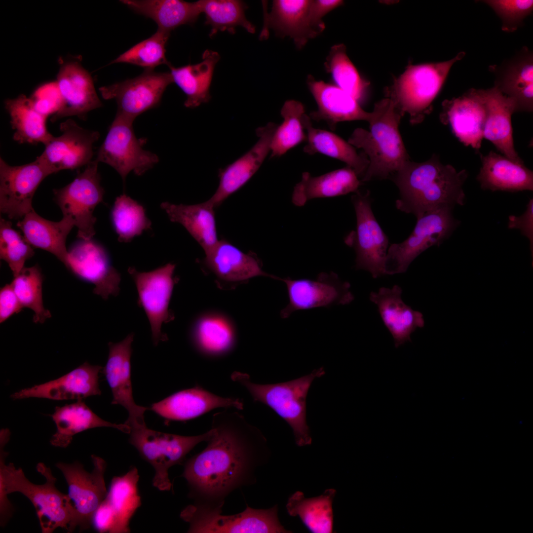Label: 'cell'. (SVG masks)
Segmentation results:
<instances>
[{
    "label": "cell",
    "instance_id": "1",
    "mask_svg": "<svg viewBox=\"0 0 533 533\" xmlns=\"http://www.w3.org/2000/svg\"><path fill=\"white\" fill-rule=\"evenodd\" d=\"M211 428L207 447L186 461L182 476L195 504L222 508L230 493L255 482L269 450L260 430L230 408L213 415Z\"/></svg>",
    "mask_w": 533,
    "mask_h": 533
},
{
    "label": "cell",
    "instance_id": "2",
    "mask_svg": "<svg viewBox=\"0 0 533 533\" xmlns=\"http://www.w3.org/2000/svg\"><path fill=\"white\" fill-rule=\"evenodd\" d=\"M467 177L465 169L444 165L435 154L422 162L408 160L391 179L399 190L396 207L418 219L430 211L463 205L462 186Z\"/></svg>",
    "mask_w": 533,
    "mask_h": 533
},
{
    "label": "cell",
    "instance_id": "3",
    "mask_svg": "<svg viewBox=\"0 0 533 533\" xmlns=\"http://www.w3.org/2000/svg\"><path fill=\"white\" fill-rule=\"evenodd\" d=\"M8 440L0 439V524L4 527L14 511L8 499L9 494L18 492L27 497L34 506L42 533H51L60 528L68 530L73 507L68 494L59 491L55 486L56 478L50 468L42 462L37 465V470L44 477L41 485L32 483L21 468L13 463L5 464L8 453L4 447Z\"/></svg>",
    "mask_w": 533,
    "mask_h": 533
},
{
    "label": "cell",
    "instance_id": "4",
    "mask_svg": "<svg viewBox=\"0 0 533 533\" xmlns=\"http://www.w3.org/2000/svg\"><path fill=\"white\" fill-rule=\"evenodd\" d=\"M402 116L387 97L375 105L369 130L358 128L350 135L347 142L362 149L369 160L362 181L391 179L409 160L399 131Z\"/></svg>",
    "mask_w": 533,
    "mask_h": 533
},
{
    "label": "cell",
    "instance_id": "5",
    "mask_svg": "<svg viewBox=\"0 0 533 533\" xmlns=\"http://www.w3.org/2000/svg\"><path fill=\"white\" fill-rule=\"evenodd\" d=\"M325 374L323 367L310 374L283 382L259 384L253 382L245 373L234 372L232 381L244 387L255 402H261L272 409L291 428L296 444L299 447L312 443L306 422V399L315 379Z\"/></svg>",
    "mask_w": 533,
    "mask_h": 533
},
{
    "label": "cell",
    "instance_id": "6",
    "mask_svg": "<svg viewBox=\"0 0 533 533\" xmlns=\"http://www.w3.org/2000/svg\"><path fill=\"white\" fill-rule=\"evenodd\" d=\"M465 55L459 52L444 62L409 66L387 92L402 115L407 113L414 124L421 122L432 110V103L441 89L453 65Z\"/></svg>",
    "mask_w": 533,
    "mask_h": 533
},
{
    "label": "cell",
    "instance_id": "7",
    "mask_svg": "<svg viewBox=\"0 0 533 533\" xmlns=\"http://www.w3.org/2000/svg\"><path fill=\"white\" fill-rule=\"evenodd\" d=\"M130 428L129 441L154 468L152 485L161 491L171 488L169 469L181 463L196 445L207 442L213 433L211 428L200 435L182 436L155 431L148 428L146 424Z\"/></svg>",
    "mask_w": 533,
    "mask_h": 533
},
{
    "label": "cell",
    "instance_id": "8",
    "mask_svg": "<svg viewBox=\"0 0 533 533\" xmlns=\"http://www.w3.org/2000/svg\"><path fill=\"white\" fill-rule=\"evenodd\" d=\"M222 508L194 503L186 507L180 517L189 524L188 533H292L281 524L276 504L266 509L247 506L242 512L230 515L222 514Z\"/></svg>",
    "mask_w": 533,
    "mask_h": 533
},
{
    "label": "cell",
    "instance_id": "9",
    "mask_svg": "<svg viewBox=\"0 0 533 533\" xmlns=\"http://www.w3.org/2000/svg\"><path fill=\"white\" fill-rule=\"evenodd\" d=\"M91 457L93 465L91 472L77 461L55 464L67 482L68 495L73 507L68 533L76 528L80 532L90 528L94 514L108 493L104 479L107 463L99 456L92 455Z\"/></svg>",
    "mask_w": 533,
    "mask_h": 533
},
{
    "label": "cell",
    "instance_id": "10",
    "mask_svg": "<svg viewBox=\"0 0 533 533\" xmlns=\"http://www.w3.org/2000/svg\"><path fill=\"white\" fill-rule=\"evenodd\" d=\"M459 224L450 208L430 211L418 218L413 231L406 240L388 247L384 266L385 274L406 272L419 255L431 246H439Z\"/></svg>",
    "mask_w": 533,
    "mask_h": 533
},
{
    "label": "cell",
    "instance_id": "11",
    "mask_svg": "<svg viewBox=\"0 0 533 533\" xmlns=\"http://www.w3.org/2000/svg\"><path fill=\"white\" fill-rule=\"evenodd\" d=\"M99 162L95 159L85 166L75 179L63 188L54 189V199L63 217L71 218L77 228V237L89 240L95 234L96 207L103 201L105 193L101 185Z\"/></svg>",
    "mask_w": 533,
    "mask_h": 533
},
{
    "label": "cell",
    "instance_id": "12",
    "mask_svg": "<svg viewBox=\"0 0 533 533\" xmlns=\"http://www.w3.org/2000/svg\"><path fill=\"white\" fill-rule=\"evenodd\" d=\"M351 201L356 214V230L344 241L355 250V268L367 270L376 278L385 274L384 266L388 239L374 215L370 192L357 191Z\"/></svg>",
    "mask_w": 533,
    "mask_h": 533
},
{
    "label": "cell",
    "instance_id": "13",
    "mask_svg": "<svg viewBox=\"0 0 533 533\" xmlns=\"http://www.w3.org/2000/svg\"><path fill=\"white\" fill-rule=\"evenodd\" d=\"M133 123L115 115L95 158L114 169L124 182L130 172L141 176L159 161L156 154L143 148L144 140L136 137Z\"/></svg>",
    "mask_w": 533,
    "mask_h": 533
},
{
    "label": "cell",
    "instance_id": "14",
    "mask_svg": "<svg viewBox=\"0 0 533 533\" xmlns=\"http://www.w3.org/2000/svg\"><path fill=\"white\" fill-rule=\"evenodd\" d=\"M173 82L170 72L147 70L137 77L101 87L99 90L103 99L116 101V115L134 122L140 114L159 104L167 87Z\"/></svg>",
    "mask_w": 533,
    "mask_h": 533
},
{
    "label": "cell",
    "instance_id": "15",
    "mask_svg": "<svg viewBox=\"0 0 533 533\" xmlns=\"http://www.w3.org/2000/svg\"><path fill=\"white\" fill-rule=\"evenodd\" d=\"M54 173L38 156L28 164L11 166L0 157V211L21 219L33 209L32 201L41 182Z\"/></svg>",
    "mask_w": 533,
    "mask_h": 533
},
{
    "label": "cell",
    "instance_id": "16",
    "mask_svg": "<svg viewBox=\"0 0 533 533\" xmlns=\"http://www.w3.org/2000/svg\"><path fill=\"white\" fill-rule=\"evenodd\" d=\"M175 269V265L171 263L149 272L139 271L134 267L128 269L136 286L138 305L143 308L148 317L155 344L165 340L162 325L174 318L169 305L176 283L173 278Z\"/></svg>",
    "mask_w": 533,
    "mask_h": 533
},
{
    "label": "cell",
    "instance_id": "17",
    "mask_svg": "<svg viewBox=\"0 0 533 533\" xmlns=\"http://www.w3.org/2000/svg\"><path fill=\"white\" fill-rule=\"evenodd\" d=\"M286 285L289 302L280 311L283 318L294 312L333 305H345L354 300L350 284L343 281L334 272H322L315 279L280 278Z\"/></svg>",
    "mask_w": 533,
    "mask_h": 533
},
{
    "label": "cell",
    "instance_id": "18",
    "mask_svg": "<svg viewBox=\"0 0 533 533\" xmlns=\"http://www.w3.org/2000/svg\"><path fill=\"white\" fill-rule=\"evenodd\" d=\"M312 0H274L271 11L264 12L261 39L268 36L272 29L279 38L289 37L298 49L303 48L311 39L325 30L323 20L318 19L311 9Z\"/></svg>",
    "mask_w": 533,
    "mask_h": 533
},
{
    "label": "cell",
    "instance_id": "19",
    "mask_svg": "<svg viewBox=\"0 0 533 533\" xmlns=\"http://www.w3.org/2000/svg\"><path fill=\"white\" fill-rule=\"evenodd\" d=\"M56 85L60 100L50 119L52 122L72 116L84 119L88 113L103 105L92 76L77 60L61 63Z\"/></svg>",
    "mask_w": 533,
    "mask_h": 533
},
{
    "label": "cell",
    "instance_id": "20",
    "mask_svg": "<svg viewBox=\"0 0 533 533\" xmlns=\"http://www.w3.org/2000/svg\"><path fill=\"white\" fill-rule=\"evenodd\" d=\"M60 129L61 135L53 136L38 156L54 173L79 168L93 160V145L100 137L98 131L84 129L72 119L62 122Z\"/></svg>",
    "mask_w": 533,
    "mask_h": 533
},
{
    "label": "cell",
    "instance_id": "21",
    "mask_svg": "<svg viewBox=\"0 0 533 533\" xmlns=\"http://www.w3.org/2000/svg\"><path fill=\"white\" fill-rule=\"evenodd\" d=\"M81 240L68 251L65 266L80 279L94 284L93 293L103 299L117 296L120 274L105 249L92 239Z\"/></svg>",
    "mask_w": 533,
    "mask_h": 533
},
{
    "label": "cell",
    "instance_id": "22",
    "mask_svg": "<svg viewBox=\"0 0 533 533\" xmlns=\"http://www.w3.org/2000/svg\"><path fill=\"white\" fill-rule=\"evenodd\" d=\"M441 121L464 145L478 150L481 146L487 117L482 89L471 88L461 96L442 103Z\"/></svg>",
    "mask_w": 533,
    "mask_h": 533
},
{
    "label": "cell",
    "instance_id": "23",
    "mask_svg": "<svg viewBox=\"0 0 533 533\" xmlns=\"http://www.w3.org/2000/svg\"><path fill=\"white\" fill-rule=\"evenodd\" d=\"M133 338L132 333L120 342L109 343L108 358L103 371L112 392V404L127 410L128 418L124 423L129 427L146 424L144 413L148 409L137 405L133 397L130 360Z\"/></svg>",
    "mask_w": 533,
    "mask_h": 533
},
{
    "label": "cell",
    "instance_id": "24",
    "mask_svg": "<svg viewBox=\"0 0 533 533\" xmlns=\"http://www.w3.org/2000/svg\"><path fill=\"white\" fill-rule=\"evenodd\" d=\"M277 125L269 122L258 128V140L249 151L219 171V186L207 201L215 208L244 186L260 168L270 152L272 137Z\"/></svg>",
    "mask_w": 533,
    "mask_h": 533
},
{
    "label": "cell",
    "instance_id": "25",
    "mask_svg": "<svg viewBox=\"0 0 533 533\" xmlns=\"http://www.w3.org/2000/svg\"><path fill=\"white\" fill-rule=\"evenodd\" d=\"M489 70L495 77L494 86L513 101L515 112L533 110V53L524 46L511 57Z\"/></svg>",
    "mask_w": 533,
    "mask_h": 533
},
{
    "label": "cell",
    "instance_id": "26",
    "mask_svg": "<svg viewBox=\"0 0 533 533\" xmlns=\"http://www.w3.org/2000/svg\"><path fill=\"white\" fill-rule=\"evenodd\" d=\"M102 367L87 362L58 379L22 389L10 395L13 400L41 398L54 400H82L100 395L99 373Z\"/></svg>",
    "mask_w": 533,
    "mask_h": 533
},
{
    "label": "cell",
    "instance_id": "27",
    "mask_svg": "<svg viewBox=\"0 0 533 533\" xmlns=\"http://www.w3.org/2000/svg\"><path fill=\"white\" fill-rule=\"evenodd\" d=\"M242 400L223 397L199 386L181 390L153 404L151 410L168 420L192 419L217 408L243 409Z\"/></svg>",
    "mask_w": 533,
    "mask_h": 533
},
{
    "label": "cell",
    "instance_id": "28",
    "mask_svg": "<svg viewBox=\"0 0 533 533\" xmlns=\"http://www.w3.org/2000/svg\"><path fill=\"white\" fill-rule=\"evenodd\" d=\"M306 82L317 105V110L309 114L311 119L323 121L333 130L340 122L369 120L371 113L364 111L356 99L337 85L316 80L310 75Z\"/></svg>",
    "mask_w": 533,
    "mask_h": 533
},
{
    "label": "cell",
    "instance_id": "29",
    "mask_svg": "<svg viewBox=\"0 0 533 533\" xmlns=\"http://www.w3.org/2000/svg\"><path fill=\"white\" fill-rule=\"evenodd\" d=\"M402 290L394 285L391 288L381 287L371 293L370 299L378 307L384 325L391 334L396 348L411 342L412 334L424 326L422 314L413 310L402 299Z\"/></svg>",
    "mask_w": 533,
    "mask_h": 533
},
{
    "label": "cell",
    "instance_id": "30",
    "mask_svg": "<svg viewBox=\"0 0 533 533\" xmlns=\"http://www.w3.org/2000/svg\"><path fill=\"white\" fill-rule=\"evenodd\" d=\"M482 91L487 109L483 138L491 141L503 155L524 164L514 146L511 116L515 113L514 102L495 87Z\"/></svg>",
    "mask_w": 533,
    "mask_h": 533
},
{
    "label": "cell",
    "instance_id": "31",
    "mask_svg": "<svg viewBox=\"0 0 533 533\" xmlns=\"http://www.w3.org/2000/svg\"><path fill=\"white\" fill-rule=\"evenodd\" d=\"M482 167L476 179L483 190L518 191L533 190V172L524 164L491 151L481 154Z\"/></svg>",
    "mask_w": 533,
    "mask_h": 533
},
{
    "label": "cell",
    "instance_id": "32",
    "mask_svg": "<svg viewBox=\"0 0 533 533\" xmlns=\"http://www.w3.org/2000/svg\"><path fill=\"white\" fill-rule=\"evenodd\" d=\"M17 226L33 248L51 253L66 265L68 255L66 239L75 227L71 218L63 217L60 221L54 222L42 218L33 209L18 222Z\"/></svg>",
    "mask_w": 533,
    "mask_h": 533
},
{
    "label": "cell",
    "instance_id": "33",
    "mask_svg": "<svg viewBox=\"0 0 533 533\" xmlns=\"http://www.w3.org/2000/svg\"><path fill=\"white\" fill-rule=\"evenodd\" d=\"M205 264L219 278L228 282H240L264 276L279 280L262 268L259 260L246 254L226 240H219L205 254Z\"/></svg>",
    "mask_w": 533,
    "mask_h": 533
},
{
    "label": "cell",
    "instance_id": "34",
    "mask_svg": "<svg viewBox=\"0 0 533 533\" xmlns=\"http://www.w3.org/2000/svg\"><path fill=\"white\" fill-rule=\"evenodd\" d=\"M56 426V431L50 439V444L56 447L67 448L73 437L84 430L101 427H112L129 434L127 424L106 421L96 415L81 400L62 407H56L51 415Z\"/></svg>",
    "mask_w": 533,
    "mask_h": 533
},
{
    "label": "cell",
    "instance_id": "35",
    "mask_svg": "<svg viewBox=\"0 0 533 533\" xmlns=\"http://www.w3.org/2000/svg\"><path fill=\"white\" fill-rule=\"evenodd\" d=\"M360 185L358 176L348 166L319 176H312L305 172L301 181L294 188L292 201L297 206H302L312 199L355 192Z\"/></svg>",
    "mask_w": 533,
    "mask_h": 533
},
{
    "label": "cell",
    "instance_id": "36",
    "mask_svg": "<svg viewBox=\"0 0 533 533\" xmlns=\"http://www.w3.org/2000/svg\"><path fill=\"white\" fill-rule=\"evenodd\" d=\"M4 106L15 130L14 141L19 144L40 143L45 146L52 139L53 136L46 127L48 113L38 109L34 99L20 94L15 98L6 99Z\"/></svg>",
    "mask_w": 533,
    "mask_h": 533
},
{
    "label": "cell",
    "instance_id": "37",
    "mask_svg": "<svg viewBox=\"0 0 533 533\" xmlns=\"http://www.w3.org/2000/svg\"><path fill=\"white\" fill-rule=\"evenodd\" d=\"M161 208L171 221L181 224L199 243L205 254L219 242L215 207L207 200L193 205L162 202Z\"/></svg>",
    "mask_w": 533,
    "mask_h": 533
},
{
    "label": "cell",
    "instance_id": "38",
    "mask_svg": "<svg viewBox=\"0 0 533 533\" xmlns=\"http://www.w3.org/2000/svg\"><path fill=\"white\" fill-rule=\"evenodd\" d=\"M220 59L218 52L207 49L202 54V61L197 64L176 68L171 64L168 66L173 82L186 95V108H194L210 100V87Z\"/></svg>",
    "mask_w": 533,
    "mask_h": 533
},
{
    "label": "cell",
    "instance_id": "39",
    "mask_svg": "<svg viewBox=\"0 0 533 533\" xmlns=\"http://www.w3.org/2000/svg\"><path fill=\"white\" fill-rule=\"evenodd\" d=\"M302 121L307 136L305 152L310 155L321 153L341 160L353 169L358 177L362 178L369 163L363 152H357L354 147L337 135L314 127L306 114Z\"/></svg>",
    "mask_w": 533,
    "mask_h": 533
},
{
    "label": "cell",
    "instance_id": "40",
    "mask_svg": "<svg viewBox=\"0 0 533 533\" xmlns=\"http://www.w3.org/2000/svg\"><path fill=\"white\" fill-rule=\"evenodd\" d=\"M136 13L153 20L157 29L170 33L183 25H192L201 12L197 1L181 0H122Z\"/></svg>",
    "mask_w": 533,
    "mask_h": 533
},
{
    "label": "cell",
    "instance_id": "41",
    "mask_svg": "<svg viewBox=\"0 0 533 533\" xmlns=\"http://www.w3.org/2000/svg\"><path fill=\"white\" fill-rule=\"evenodd\" d=\"M334 489H327L320 495L306 498L301 491H297L288 498L286 508L288 514L298 516L307 529L313 533L333 532V502Z\"/></svg>",
    "mask_w": 533,
    "mask_h": 533
},
{
    "label": "cell",
    "instance_id": "42",
    "mask_svg": "<svg viewBox=\"0 0 533 533\" xmlns=\"http://www.w3.org/2000/svg\"><path fill=\"white\" fill-rule=\"evenodd\" d=\"M139 479L138 469L135 467L131 468L125 474L112 479L105 497L114 516L111 533H130V521L141 505L138 490Z\"/></svg>",
    "mask_w": 533,
    "mask_h": 533
},
{
    "label": "cell",
    "instance_id": "43",
    "mask_svg": "<svg viewBox=\"0 0 533 533\" xmlns=\"http://www.w3.org/2000/svg\"><path fill=\"white\" fill-rule=\"evenodd\" d=\"M201 13L205 16V24L211 27L209 37L218 32L235 33L236 28L242 27L254 34L255 27L245 16L246 4L239 0H199L197 1Z\"/></svg>",
    "mask_w": 533,
    "mask_h": 533
},
{
    "label": "cell",
    "instance_id": "44",
    "mask_svg": "<svg viewBox=\"0 0 533 533\" xmlns=\"http://www.w3.org/2000/svg\"><path fill=\"white\" fill-rule=\"evenodd\" d=\"M192 339L196 347L203 353L218 355L232 347L234 334L231 325L225 318L207 315L200 318L195 324Z\"/></svg>",
    "mask_w": 533,
    "mask_h": 533
},
{
    "label": "cell",
    "instance_id": "45",
    "mask_svg": "<svg viewBox=\"0 0 533 533\" xmlns=\"http://www.w3.org/2000/svg\"><path fill=\"white\" fill-rule=\"evenodd\" d=\"M280 114L283 118L274 133L270 147L271 157H277L307 140L303 124L305 113L304 105L295 100L286 101Z\"/></svg>",
    "mask_w": 533,
    "mask_h": 533
},
{
    "label": "cell",
    "instance_id": "46",
    "mask_svg": "<svg viewBox=\"0 0 533 533\" xmlns=\"http://www.w3.org/2000/svg\"><path fill=\"white\" fill-rule=\"evenodd\" d=\"M111 218L120 242H128L151 228L143 206L124 193L116 198Z\"/></svg>",
    "mask_w": 533,
    "mask_h": 533
},
{
    "label": "cell",
    "instance_id": "47",
    "mask_svg": "<svg viewBox=\"0 0 533 533\" xmlns=\"http://www.w3.org/2000/svg\"><path fill=\"white\" fill-rule=\"evenodd\" d=\"M324 67L327 72L331 74L337 86L358 101L364 98L367 84L347 55L344 44H336L331 47Z\"/></svg>",
    "mask_w": 533,
    "mask_h": 533
},
{
    "label": "cell",
    "instance_id": "48",
    "mask_svg": "<svg viewBox=\"0 0 533 533\" xmlns=\"http://www.w3.org/2000/svg\"><path fill=\"white\" fill-rule=\"evenodd\" d=\"M42 282L43 275L36 265L24 267L10 283L23 307L34 312L33 321L36 323H42L51 316L50 311L43 306Z\"/></svg>",
    "mask_w": 533,
    "mask_h": 533
},
{
    "label": "cell",
    "instance_id": "49",
    "mask_svg": "<svg viewBox=\"0 0 533 533\" xmlns=\"http://www.w3.org/2000/svg\"><path fill=\"white\" fill-rule=\"evenodd\" d=\"M170 33L157 29L150 38L135 44L120 54L110 64L128 63L153 70L161 65L169 66L166 57V46Z\"/></svg>",
    "mask_w": 533,
    "mask_h": 533
},
{
    "label": "cell",
    "instance_id": "50",
    "mask_svg": "<svg viewBox=\"0 0 533 533\" xmlns=\"http://www.w3.org/2000/svg\"><path fill=\"white\" fill-rule=\"evenodd\" d=\"M33 248L12 228L10 221L0 218V257L7 263L14 277L25 267L26 261L34 256Z\"/></svg>",
    "mask_w": 533,
    "mask_h": 533
},
{
    "label": "cell",
    "instance_id": "51",
    "mask_svg": "<svg viewBox=\"0 0 533 533\" xmlns=\"http://www.w3.org/2000/svg\"><path fill=\"white\" fill-rule=\"evenodd\" d=\"M489 6L501 21L503 31L511 33L523 25L525 19L533 10L531 0H486L481 1Z\"/></svg>",
    "mask_w": 533,
    "mask_h": 533
},
{
    "label": "cell",
    "instance_id": "52",
    "mask_svg": "<svg viewBox=\"0 0 533 533\" xmlns=\"http://www.w3.org/2000/svg\"><path fill=\"white\" fill-rule=\"evenodd\" d=\"M508 228L518 229L530 241V248H533V199H530L525 212L520 216L510 215L508 217Z\"/></svg>",
    "mask_w": 533,
    "mask_h": 533
},
{
    "label": "cell",
    "instance_id": "53",
    "mask_svg": "<svg viewBox=\"0 0 533 533\" xmlns=\"http://www.w3.org/2000/svg\"><path fill=\"white\" fill-rule=\"evenodd\" d=\"M23 308L11 285L7 284L0 291V322L6 321L14 313Z\"/></svg>",
    "mask_w": 533,
    "mask_h": 533
},
{
    "label": "cell",
    "instance_id": "54",
    "mask_svg": "<svg viewBox=\"0 0 533 533\" xmlns=\"http://www.w3.org/2000/svg\"><path fill=\"white\" fill-rule=\"evenodd\" d=\"M114 523V516L111 508L105 498L94 514L92 525L99 533H111Z\"/></svg>",
    "mask_w": 533,
    "mask_h": 533
}]
</instances>
